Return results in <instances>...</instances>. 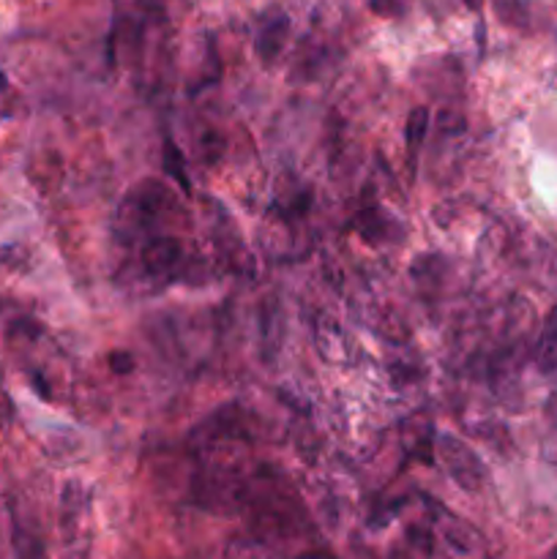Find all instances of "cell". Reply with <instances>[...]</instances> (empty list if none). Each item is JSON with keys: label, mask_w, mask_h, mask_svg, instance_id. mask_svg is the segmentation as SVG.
Listing matches in <instances>:
<instances>
[{"label": "cell", "mask_w": 557, "mask_h": 559, "mask_svg": "<svg viewBox=\"0 0 557 559\" xmlns=\"http://www.w3.org/2000/svg\"><path fill=\"white\" fill-rule=\"evenodd\" d=\"M180 260H183V246L169 235H158L142 246V265L153 276H167L180 265Z\"/></svg>", "instance_id": "obj_2"}, {"label": "cell", "mask_w": 557, "mask_h": 559, "mask_svg": "<svg viewBox=\"0 0 557 559\" xmlns=\"http://www.w3.org/2000/svg\"><path fill=\"white\" fill-rule=\"evenodd\" d=\"M407 538H410V544L418 546V549L424 551V555H431V549H435V544H431V533H426V530L410 527L407 530Z\"/></svg>", "instance_id": "obj_7"}, {"label": "cell", "mask_w": 557, "mask_h": 559, "mask_svg": "<svg viewBox=\"0 0 557 559\" xmlns=\"http://www.w3.org/2000/svg\"><path fill=\"white\" fill-rule=\"evenodd\" d=\"M391 559H410V557H407V555H404V551L393 549V551H391Z\"/></svg>", "instance_id": "obj_9"}, {"label": "cell", "mask_w": 557, "mask_h": 559, "mask_svg": "<svg viewBox=\"0 0 557 559\" xmlns=\"http://www.w3.org/2000/svg\"><path fill=\"white\" fill-rule=\"evenodd\" d=\"M287 33H289V16L282 14V11H276L273 16L262 20L260 31H257V38H254V49L257 55H260L262 63H273V60L278 58L284 41H287Z\"/></svg>", "instance_id": "obj_3"}, {"label": "cell", "mask_w": 557, "mask_h": 559, "mask_svg": "<svg viewBox=\"0 0 557 559\" xmlns=\"http://www.w3.org/2000/svg\"><path fill=\"white\" fill-rule=\"evenodd\" d=\"M164 169L169 173V178L180 186L183 191H191L189 178H186V162H183V153L180 147L175 145L173 140H164Z\"/></svg>", "instance_id": "obj_6"}, {"label": "cell", "mask_w": 557, "mask_h": 559, "mask_svg": "<svg viewBox=\"0 0 557 559\" xmlns=\"http://www.w3.org/2000/svg\"><path fill=\"white\" fill-rule=\"evenodd\" d=\"M535 366L541 374L557 371V304L546 311L544 325H541L538 347H535Z\"/></svg>", "instance_id": "obj_4"}, {"label": "cell", "mask_w": 557, "mask_h": 559, "mask_svg": "<svg viewBox=\"0 0 557 559\" xmlns=\"http://www.w3.org/2000/svg\"><path fill=\"white\" fill-rule=\"evenodd\" d=\"M555 559H557V555H555Z\"/></svg>", "instance_id": "obj_10"}, {"label": "cell", "mask_w": 557, "mask_h": 559, "mask_svg": "<svg viewBox=\"0 0 557 559\" xmlns=\"http://www.w3.org/2000/svg\"><path fill=\"white\" fill-rule=\"evenodd\" d=\"M429 123H431V115L426 107H415L413 112L407 115V126H404V136H407V147L410 153H418L420 145H424L426 140V131H429Z\"/></svg>", "instance_id": "obj_5"}, {"label": "cell", "mask_w": 557, "mask_h": 559, "mask_svg": "<svg viewBox=\"0 0 557 559\" xmlns=\"http://www.w3.org/2000/svg\"><path fill=\"white\" fill-rule=\"evenodd\" d=\"M109 366H112L115 374H129L131 366H134V360H131V355H126V353H112L109 355Z\"/></svg>", "instance_id": "obj_8"}, {"label": "cell", "mask_w": 557, "mask_h": 559, "mask_svg": "<svg viewBox=\"0 0 557 559\" xmlns=\"http://www.w3.org/2000/svg\"><path fill=\"white\" fill-rule=\"evenodd\" d=\"M437 456H440L442 467L448 469V475H451L459 489L470 491V495L484 489L486 467L467 442L453 435H440L437 437Z\"/></svg>", "instance_id": "obj_1"}]
</instances>
